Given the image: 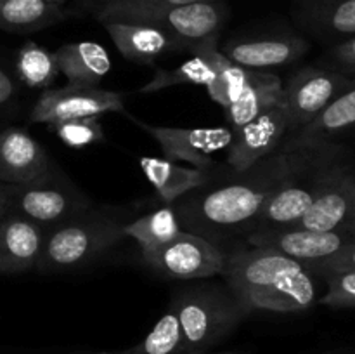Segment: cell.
<instances>
[{"label": "cell", "instance_id": "7", "mask_svg": "<svg viewBox=\"0 0 355 354\" xmlns=\"http://www.w3.org/2000/svg\"><path fill=\"white\" fill-rule=\"evenodd\" d=\"M2 193L6 214L28 219L45 235L94 205L58 163L30 183L2 184Z\"/></svg>", "mask_w": 355, "mask_h": 354}, {"label": "cell", "instance_id": "38", "mask_svg": "<svg viewBox=\"0 0 355 354\" xmlns=\"http://www.w3.org/2000/svg\"><path fill=\"white\" fill-rule=\"evenodd\" d=\"M349 163V169H350V172L354 174V177H355V162H347Z\"/></svg>", "mask_w": 355, "mask_h": 354}, {"label": "cell", "instance_id": "31", "mask_svg": "<svg viewBox=\"0 0 355 354\" xmlns=\"http://www.w3.org/2000/svg\"><path fill=\"white\" fill-rule=\"evenodd\" d=\"M321 65L336 69L347 76L355 75V35L326 49L321 58Z\"/></svg>", "mask_w": 355, "mask_h": 354}, {"label": "cell", "instance_id": "8", "mask_svg": "<svg viewBox=\"0 0 355 354\" xmlns=\"http://www.w3.org/2000/svg\"><path fill=\"white\" fill-rule=\"evenodd\" d=\"M225 252L222 246L182 231L166 245L141 255L142 262L159 276L180 281H196L220 276L225 266Z\"/></svg>", "mask_w": 355, "mask_h": 354}, {"label": "cell", "instance_id": "19", "mask_svg": "<svg viewBox=\"0 0 355 354\" xmlns=\"http://www.w3.org/2000/svg\"><path fill=\"white\" fill-rule=\"evenodd\" d=\"M99 23L107 31L121 56L128 61L153 66L158 58L168 52H175L172 38L151 24L118 19H103Z\"/></svg>", "mask_w": 355, "mask_h": 354}, {"label": "cell", "instance_id": "11", "mask_svg": "<svg viewBox=\"0 0 355 354\" xmlns=\"http://www.w3.org/2000/svg\"><path fill=\"white\" fill-rule=\"evenodd\" d=\"M125 96L116 90L99 87H73L47 89L38 96L30 111L31 124L52 125L76 118L101 117L106 113H123Z\"/></svg>", "mask_w": 355, "mask_h": 354}, {"label": "cell", "instance_id": "3", "mask_svg": "<svg viewBox=\"0 0 355 354\" xmlns=\"http://www.w3.org/2000/svg\"><path fill=\"white\" fill-rule=\"evenodd\" d=\"M170 307L179 319L184 354L211 353L252 314L225 281L182 285L172 292Z\"/></svg>", "mask_w": 355, "mask_h": 354}, {"label": "cell", "instance_id": "13", "mask_svg": "<svg viewBox=\"0 0 355 354\" xmlns=\"http://www.w3.org/2000/svg\"><path fill=\"white\" fill-rule=\"evenodd\" d=\"M290 132V118L281 97L274 106L260 113L255 120L232 132L227 151V167L234 172H245L266 156L277 151Z\"/></svg>", "mask_w": 355, "mask_h": 354}, {"label": "cell", "instance_id": "5", "mask_svg": "<svg viewBox=\"0 0 355 354\" xmlns=\"http://www.w3.org/2000/svg\"><path fill=\"white\" fill-rule=\"evenodd\" d=\"M94 17L97 21L118 19L151 24L172 38L175 52H193L207 42L218 40L229 17V7L225 0H207L184 6H149L106 0L97 3Z\"/></svg>", "mask_w": 355, "mask_h": 354}, {"label": "cell", "instance_id": "39", "mask_svg": "<svg viewBox=\"0 0 355 354\" xmlns=\"http://www.w3.org/2000/svg\"><path fill=\"white\" fill-rule=\"evenodd\" d=\"M49 2H52V3H58V6H61V3H62V0H49Z\"/></svg>", "mask_w": 355, "mask_h": 354}, {"label": "cell", "instance_id": "12", "mask_svg": "<svg viewBox=\"0 0 355 354\" xmlns=\"http://www.w3.org/2000/svg\"><path fill=\"white\" fill-rule=\"evenodd\" d=\"M128 118L158 142L166 160L187 162L201 170L217 169L218 163L211 158V155L225 151L232 141V132L229 127H159V125L146 124L130 115Z\"/></svg>", "mask_w": 355, "mask_h": 354}, {"label": "cell", "instance_id": "25", "mask_svg": "<svg viewBox=\"0 0 355 354\" xmlns=\"http://www.w3.org/2000/svg\"><path fill=\"white\" fill-rule=\"evenodd\" d=\"M173 205H165L125 224L123 233L141 246V255L166 245L182 233Z\"/></svg>", "mask_w": 355, "mask_h": 354}, {"label": "cell", "instance_id": "22", "mask_svg": "<svg viewBox=\"0 0 355 354\" xmlns=\"http://www.w3.org/2000/svg\"><path fill=\"white\" fill-rule=\"evenodd\" d=\"M139 167L165 205H173L184 194L205 186L211 176V170L184 167L172 160L155 156H141Z\"/></svg>", "mask_w": 355, "mask_h": 354}, {"label": "cell", "instance_id": "10", "mask_svg": "<svg viewBox=\"0 0 355 354\" xmlns=\"http://www.w3.org/2000/svg\"><path fill=\"white\" fill-rule=\"evenodd\" d=\"M311 49L305 35L291 30L259 31L231 38L220 49L222 54L241 68L269 71L284 68L304 58Z\"/></svg>", "mask_w": 355, "mask_h": 354}, {"label": "cell", "instance_id": "9", "mask_svg": "<svg viewBox=\"0 0 355 354\" xmlns=\"http://www.w3.org/2000/svg\"><path fill=\"white\" fill-rule=\"evenodd\" d=\"M350 78L352 76L322 65H311L297 69L290 80L283 83V101L290 118L288 135L311 124L342 94Z\"/></svg>", "mask_w": 355, "mask_h": 354}, {"label": "cell", "instance_id": "16", "mask_svg": "<svg viewBox=\"0 0 355 354\" xmlns=\"http://www.w3.org/2000/svg\"><path fill=\"white\" fill-rule=\"evenodd\" d=\"M54 160L28 130H0V184H24L52 169Z\"/></svg>", "mask_w": 355, "mask_h": 354}, {"label": "cell", "instance_id": "23", "mask_svg": "<svg viewBox=\"0 0 355 354\" xmlns=\"http://www.w3.org/2000/svg\"><path fill=\"white\" fill-rule=\"evenodd\" d=\"M283 97V80L270 71H252L241 96L229 108H225V120L231 132L239 130L255 120L260 113Z\"/></svg>", "mask_w": 355, "mask_h": 354}, {"label": "cell", "instance_id": "4", "mask_svg": "<svg viewBox=\"0 0 355 354\" xmlns=\"http://www.w3.org/2000/svg\"><path fill=\"white\" fill-rule=\"evenodd\" d=\"M128 221L132 215L125 208L92 205L45 235L44 250L35 269L40 274L71 273L96 262L127 238L123 228Z\"/></svg>", "mask_w": 355, "mask_h": 354}, {"label": "cell", "instance_id": "33", "mask_svg": "<svg viewBox=\"0 0 355 354\" xmlns=\"http://www.w3.org/2000/svg\"><path fill=\"white\" fill-rule=\"evenodd\" d=\"M347 269L355 271V239L349 246H347L345 250H343L342 253H340L338 257H335L331 262H328L324 267H321L315 274L321 278L322 274L331 273V271H347Z\"/></svg>", "mask_w": 355, "mask_h": 354}, {"label": "cell", "instance_id": "34", "mask_svg": "<svg viewBox=\"0 0 355 354\" xmlns=\"http://www.w3.org/2000/svg\"><path fill=\"white\" fill-rule=\"evenodd\" d=\"M120 2H134V3H149V6H184V3L207 2V0H120Z\"/></svg>", "mask_w": 355, "mask_h": 354}, {"label": "cell", "instance_id": "37", "mask_svg": "<svg viewBox=\"0 0 355 354\" xmlns=\"http://www.w3.org/2000/svg\"><path fill=\"white\" fill-rule=\"evenodd\" d=\"M68 354H120V351H114V353H80V351H76V353H68Z\"/></svg>", "mask_w": 355, "mask_h": 354}, {"label": "cell", "instance_id": "35", "mask_svg": "<svg viewBox=\"0 0 355 354\" xmlns=\"http://www.w3.org/2000/svg\"><path fill=\"white\" fill-rule=\"evenodd\" d=\"M6 215V203H3V193H2V184H0V219Z\"/></svg>", "mask_w": 355, "mask_h": 354}, {"label": "cell", "instance_id": "17", "mask_svg": "<svg viewBox=\"0 0 355 354\" xmlns=\"http://www.w3.org/2000/svg\"><path fill=\"white\" fill-rule=\"evenodd\" d=\"M45 233L21 215L0 219V274L35 269L44 250Z\"/></svg>", "mask_w": 355, "mask_h": 354}, {"label": "cell", "instance_id": "1", "mask_svg": "<svg viewBox=\"0 0 355 354\" xmlns=\"http://www.w3.org/2000/svg\"><path fill=\"white\" fill-rule=\"evenodd\" d=\"M315 144L284 148L266 156L245 172L225 165L211 170L205 186L184 194L173 203L180 228L215 245L236 246L253 233L274 191L309 158Z\"/></svg>", "mask_w": 355, "mask_h": 354}, {"label": "cell", "instance_id": "36", "mask_svg": "<svg viewBox=\"0 0 355 354\" xmlns=\"http://www.w3.org/2000/svg\"><path fill=\"white\" fill-rule=\"evenodd\" d=\"M319 354H354L352 349H338V351H328V353H319Z\"/></svg>", "mask_w": 355, "mask_h": 354}, {"label": "cell", "instance_id": "32", "mask_svg": "<svg viewBox=\"0 0 355 354\" xmlns=\"http://www.w3.org/2000/svg\"><path fill=\"white\" fill-rule=\"evenodd\" d=\"M21 82L16 71L0 62V115H12L19 108Z\"/></svg>", "mask_w": 355, "mask_h": 354}, {"label": "cell", "instance_id": "40", "mask_svg": "<svg viewBox=\"0 0 355 354\" xmlns=\"http://www.w3.org/2000/svg\"><path fill=\"white\" fill-rule=\"evenodd\" d=\"M205 354H238V353H205Z\"/></svg>", "mask_w": 355, "mask_h": 354}, {"label": "cell", "instance_id": "6", "mask_svg": "<svg viewBox=\"0 0 355 354\" xmlns=\"http://www.w3.org/2000/svg\"><path fill=\"white\" fill-rule=\"evenodd\" d=\"M342 142L315 144L309 158L274 191L257 219L252 235L295 228L314 205L333 169L345 160ZM250 235V236H252Z\"/></svg>", "mask_w": 355, "mask_h": 354}, {"label": "cell", "instance_id": "26", "mask_svg": "<svg viewBox=\"0 0 355 354\" xmlns=\"http://www.w3.org/2000/svg\"><path fill=\"white\" fill-rule=\"evenodd\" d=\"M14 71L21 85H26L28 89H51L59 76L55 52L35 42H26L17 51Z\"/></svg>", "mask_w": 355, "mask_h": 354}, {"label": "cell", "instance_id": "18", "mask_svg": "<svg viewBox=\"0 0 355 354\" xmlns=\"http://www.w3.org/2000/svg\"><path fill=\"white\" fill-rule=\"evenodd\" d=\"M355 132V75L338 97L321 111L311 124L293 132L283 141L284 148L340 142Z\"/></svg>", "mask_w": 355, "mask_h": 354}, {"label": "cell", "instance_id": "41", "mask_svg": "<svg viewBox=\"0 0 355 354\" xmlns=\"http://www.w3.org/2000/svg\"><path fill=\"white\" fill-rule=\"evenodd\" d=\"M101 2H106V0H97V3H101Z\"/></svg>", "mask_w": 355, "mask_h": 354}, {"label": "cell", "instance_id": "15", "mask_svg": "<svg viewBox=\"0 0 355 354\" xmlns=\"http://www.w3.org/2000/svg\"><path fill=\"white\" fill-rule=\"evenodd\" d=\"M290 10L302 35L328 47L355 35V0H290Z\"/></svg>", "mask_w": 355, "mask_h": 354}, {"label": "cell", "instance_id": "2", "mask_svg": "<svg viewBox=\"0 0 355 354\" xmlns=\"http://www.w3.org/2000/svg\"><path fill=\"white\" fill-rule=\"evenodd\" d=\"M225 252L220 276L252 312H300L319 304L324 281L298 260L246 243Z\"/></svg>", "mask_w": 355, "mask_h": 354}, {"label": "cell", "instance_id": "24", "mask_svg": "<svg viewBox=\"0 0 355 354\" xmlns=\"http://www.w3.org/2000/svg\"><path fill=\"white\" fill-rule=\"evenodd\" d=\"M66 10L49 0H0V30L33 33L66 19Z\"/></svg>", "mask_w": 355, "mask_h": 354}, {"label": "cell", "instance_id": "20", "mask_svg": "<svg viewBox=\"0 0 355 354\" xmlns=\"http://www.w3.org/2000/svg\"><path fill=\"white\" fill-rule=\"evenodd\" d=\"M194 58L184 61L177 68H158L139 94H155L175 85H203L207 87L217 75L218 68L227 62V58L218 49V40H210L193 51Z\"/></svg>", "mask_w": 355, "mask_h": 354}, {"label": "cell", "instance_id": "27", "mask_svg": "<svg viewBox=\"0 0 355 354\" xmlns=\"http://www.w3.org/2000/svg\"><path fill=\"white\" fill-rule=\"evenodd\" d=\"M120 354H184L182 332L175 311L168 305L151 332L135 346L121 349Z\"/></svg>", "mask_w": 355, "mask_h": 354}, {"label": "cell", "instance_id": "21", "mask_svg": "<svg viewBox=\"0 0 355 354\" xmlns=\"http://www.w3.org/2000/svg\"><path fill=\"white\" fill-rule=\"evenodd\" d=\"M59 73L66 76L68 85L99 87L111 71L110 52L97 42H73L55 51Z\"/></svg>", "mask_w": 355, "mask_h": 354}, {"label": "cell", "instance_id": "29", "mask_svg": "<svg viewBox=\"0 0 355 354\" xmlns=\"http://www.w3.org/2000/svg\"><path fill=\"white\" fill-rule=\"evenodd\" d=\"M248 76L250 69L241 68L227 59V62L218 68L215 78L207 85L208 96L225 110L241 96L246 82H248Z\"/></svg>", "mask_w": 355, "mask_h": 354}, {"label": "cell", "instance_id": "14", "mask_svg": "<svg viewBox=\"0 0 355 354\" xmlns=\"http://www.w3.org/2000/svg\"><path fill=\"white\" fill-rule=\"evenodd\" d=\"M295 228L314 231L355 228V177L347 160L333 169L318 200Z\"/></svg>", "mask_w": 355, "mask_h": 354}, {"label": "cell", "instance_id": "30", "mask_svg": "<svg viewBox=\"0 0 355 354\" xmlns=\"http://www.w3.org/2000/svg\"><path fill=\"white\" fill-rule=\"evenodd\" d=\"M324 294L319 304L333 309H355V271H331L322 274Z\"/></svg>", "mask_w": 355, "mask_h": 354}, {"label": "cell", "instance_id": "28", "mask_svg": "<svg viewBox=\"0 0 355 354\" xmlns=\"http://www.w3.org/2000/svg\"><path fill=\"white\" fill-rule=\"evenodd\" d=\"M49 130L54 132L55 137L71 149H83L87 146L103 142L106 137L99 117L58 121V124L49 125Z\"/></svg>", "mask_w": 355, "mask_h": 354}]
</instances>
